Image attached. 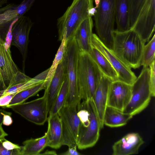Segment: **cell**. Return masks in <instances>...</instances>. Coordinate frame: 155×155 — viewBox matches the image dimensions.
I'll return each mask as SVG.
<instances>
[{"mask_svg":"<svg viewBox=\"0 0 155 155\" xmlns=\"http://www.w3.org/2000/svg\"><path fill=\"white\" fill-rule=\"evenodd\" d=\"M58 114L62 124V145L77 147L80 121L77 106L64 105Z\"/></svg>","mask_w":155,"mask_h":155,"instance_id":"obj_9","label":"cell"},{"mask_svg":"<svg viewBox=\"0 0 155 155\" xmlns=\"http://www.w3.org/2000/svg\"><path fill=\"white\" fill-rule=\"evenodd\" d=\"M112 82L110 79L103 75L92 98L96 108L101 129L104 126V116L107 106L109 88Z\"/></svg>","mask_w":155,"mask_h":155,"instance_id":"obj_17","label":"cell"},{"mask_svg":"<svg viewBox=\"0 0 155 155\" xmlns=\"http://www.w3.org/2000/svg\"><path fill=\"white\" fill-rule=\"evenodd\" d=\"M2 124H0V139L5 138L8 135V134L4 130L2 126Z\"/></svg>","mask_w":155,"mask_h":155,"instance_id":"obj_37","label":"cell"},{"mask_svg":"<svg viewBox=\"0 0 155 155\" xmlns=\"http://www.w3.org/2000/svg\"><path fill=\"white\" fill-rule=\"evenodd\" d=\"M150 77L149 68L143 67L140 74L131 85V98L123 112L134 116L148 106L153 97Z\"/></svg>","mask_w":155,"mask_h":155,"instance_id":"obj_6","label":"cell"},{"mask_svg":"<svg viewBox=\"0 0 155 155\" xmlns=\"http://www.w3.org/2000/svg\"><path fill=\"white\" fill-rule=\"evenodd\" d=\"M19 71L12 58L10 47L0 34V91L6 90Z\"/></svg>","mask_w":155,"mask_h":155,"instance_id":"obj_13","label":"cell"},{"mask_svg":"<svg viewBox=\"0 0 155 155\" xmlns=\"http://www.w3.org/2000/svg\"><path fill=\"white\" fill-rule=\"evenodd\" d=\"M145 45L140 60V66L144 68L148 67L155 61V35Z\"/></svg>","mask_w":155,"mask_h":155,"instance_id":"obj_28","label":"cell"},{"mask_svg":"<svg viewBox=\"0 0 155 155\" xmlns=\"http://www.w3.org/2000/svg\"><path fill=\"white\" fill-rule=\"evenodd\" d=\"M133 116L115 108L107 106L104 114L103 124L110 127L123 126L127 124Z\"/></svg>","mask_w":155,"mask_h":155,"instance_id":"obj_21","label":"cell"},{"mask_svg":"<svg viewBox=\"0 0 155 155\" xmlns=\"http://www.w3.org/2000/svg\"><path fill=\"white\" fill-rule=\"evenodd\" d=\"M8 0H0V6L1 7L3 5L7 3Z\"/></svg>","mask_w":155,"mask_h":155,"instance_id":"obj_40","label":"cell"},{"mask_svg":"<svg viewBox=\"0 0 155 155\" xmlns=\"http://www.w3.org/2000/svg\"><path fill=\"white\" fill-rule=\"evenodd\" d=\"M39 155H57L56 152L54 150H47L44 152L42 153H40Z\"/></svg>","mask_w":155,"mask_h":155,"instance_id":"obj_38","label":"cell"},{"mask_svg":"<svg viewBox=\"0 0 155 155\" xmlns=\"http://www.w3.org/2000/svg\"><path fill=\"white\" fill-rule=\"evenodd\" d=\"M1 7L0 6V7Z\"/></svg>","mask_w":155,"mask_h":155,"instance_id":"obj_41","label":"cell"},{"mask_svg":"<svg viewBox=\"0 0 155 155\" xmlns=\"http://www.w3.org/2000/svg\"><path fill=\"white\" fill-rule=\"evenodd\" d=\"M155 25V0H146L132 29L145 43L154 33Z\"/></svg>","mask_w":155,"mask_h":155,"instance_id":"obj_12","label":"cell"},{"mask_svg":"<svg viewBox=\"0 0 155 155\" xmlns=\"http://www.w3.org/2000/svg\"><path fill=\"white\" fill-rule=\"evenodd\" d=\"M4 110L2 109H0V124H2L3 115L2 113Z\"/></svg>","mask_w":155,"mask_h":155,"instance_id":"obj_39","label":"cell"},{"mask_svg":"<svg viewBox=\"0 0 155 155\" xmlns=\"http://www.w3.org/2000/svg\"><path fill=\"white\" fill-rule=\"evenodd\" d=\"M2 113L3 115L2 124L6 126H9L11 125L13 123L12 118L11 117L12 113L4 110Z\"/></svg>","mask_w":155,"mask_h":155,"instance_id":"obj_35","label":"cell"},{"mask_svg":"<svg viewBox=\"0 0 155 155\" xmlns=\"http://www.w3.org/2000/svg\"><path fill=\"white\" fill-rule=\"evenodd\" d=\"M131 96V85L119 80L112 81L109 88L107 106L123 111Z\"/></svg>","mask_w":155,"mask_h":155,"instance_id":"obj_14","label":"cell"},{"mask_svg":"<svg viewBox=\"0 0 155 155\" xmlns=\"http://www.w3.org/2000/svg\"><path fill=\"white\" fill-rule=\"evenodd\" d=\"M145 43L132 29L120 32L114 31L113 53L124 64L134 69L140 66Z\"/></svg>","mask_w":155,"mask_h":155,"instance_id":"obj_1","label":"cell"},{"mask_svg":"<svg viewBox=\"0 0 155 155\" xmlns=\"http://www.w3.org/2000/svg\"><path fill=\"white\" fill-rule=\"evenodd\" d=\"M77 106L80 124L77 146L78 149L82 150L95 145L99 139L101 128L92 99L83 101Z\"/></svg>","mask_w":155,"mask_h":155,"instance_id":"obj_2","label":"cell"},{"mask_svg":"<svg viewBox=\"0 0 155 155\" xmlns=\"http://www.w3.org/2000/svg\"><path fill=\"white\" fill-rule=\"evenodd\" d=\"M14 111L35 124L41 125L47 120L49 112L47 96L29 102L9 106Z\"/></svg>","mask_w":155,"mask_h":155,"instance_id":"obj_8","label":"cell"},{"mask_svg":"<svg viewBox=\"0 0 155 155\" xmlns=\"http://www.w3.org/2000/svg\"><path fill=\"white\" fill-rule=\"evenodd\" d=\"M1 141L3 147L8 150H11L17 149H21L22 147V146H20L18 145L13 143L6 140L5 138L2 139Z\"/></svg>","mask_w":155,"mask_h":155,"instance_id":"obj_34","label":"cell"},{"mask_svg":"<svg viewBox=\"0 0 155 155\" xmlns=\"http://www.w3.org/2000/svg\"><path fill=\"white\" fill-rule=\"evenodd\" d=\"M103 75L90 54L79 50L77 83L81 100L92 98Z\"/></svg>","mask_w":155,"mask_h":155,"instance_id":"obj_3","label":"cell"},{"mask_svg":"<svg viewBox=\"0 0 155 155\" xmlns=\"http://www.w3.org/2000/svg\"><path fill=\"white\" fill-rule=\"evenodd\" d=\"M69 82L68 75L65 77L52 107L49 112V115L58 114L64 105L69 91Z\"/></svg>","mask_w":155,"mask_h":155,"instance_id":"obj_26","label":"cell"},{"mask_svg":"<svg viewBox=\"0 0 155 155\" xmlns=\"http://www.w3.org/2000/svg\"><path fill=\"white\" fill-rule=\"evenodd\" d=\"M92 45L101 52L108 60L117 73L119 81L132 85L137 77L131 68L127 67L100 40L97 35L93 34Z\"/></svg>","mask_w":155,"mask_h":155,"instance_id":"obj_11","label":"cell"},{"mask_svg":"<svg viewBox=\"0 0 155 155\" xmlns=\"http://www.w3.org/2000/svg\"><path fill=\"white\" fill-rule=\"evenodd\" d=\"M79 49L74 37L67 42L64 54L69 82V91L64 105L77 106L81 99L77 83V64Z\"/></svg>","mask_w":155,"mask_h":155,"instance_id":"obj_7","label":"cell"},{"mask_svg":"<svg viewBox=\"0 0 155 155\" xmlns=\"http://www.w3.org/2000/svg\"><path fill=\"white\" fill-rule=\"evenodd\" d=\"M130 0H116V30L123 32L130 30Z\"/></svg>","mask_w":155,"mask_h":155,"instance_id":"obj_20","label":"cell"},{"mask_svg":"<svg viewBox=\"0 0 155 155\" xmlns=\"http://www.w3.org/2000/svg\"><path fill=\"white\" fill-rule=\"evenodd\" d=\"M48 128L46 133L47 147L54 149L62 146V130L61 119L58 114L49 115L48 118Z\"/></svg>","mask_w":155,"mask_h":155,"instance_id":"obj_19","label":"cell"},{"mask_svg":"<svg viewBox=\"0 0 155 155\" xmlns=\"http://www.w3.org/2000/svg\"><path fill=\"white\" fill-rule=\"evenodd\" d=\"M1 139H0V155H21L22 148L11 150H8L2 146Z\"/></svg>","mask_w":155,"mask_h":155,"instance_id":"obj_32","label":"cell"},{"mask_svg":"<svg viewBox=\"0 0 155 155\" xmlns=\"http://www.w3.org/2000/svg\"><path fill=\"white\" fill-rule=\"evenodd\" d=\"M94 15L96 30L98 37L109 49L113 47L116 0H100Z\"/></svg>","mask_w":155,"mask_h":155,"instance_id":"obj_5","label":"cell"},{"mask_svg":"<svg viewBox=\"0 0 155 155\" xmlns=\"http://www.w3.org/2000/svg\"><path fill=\"white\" fill-rule=\"evenodd\" d=\"M35 0H24L18 5H9L7 6L9 8L16 11L18 18L22 16L29 10Z\"/></svg>","mask_w":155,"mask_h":155,"instance_id":"obj_30","label":"cell"},{"mask_svg":"<svg viewBox=\"0 0 155 155\" xmlns=\"http://www.w3.org/2000/svg\"><path fill=\"white\" fill-rule=\"evenodd\" d=\"M150 69V80L153 97L155 96V63L154 61L149 66Z\"/></svg>","mask_w":155,"mask_h":155,"instance_id":"obj_31","label":"cell"},{"mask_svg":"<svg viewBox=\"0 0 155 155\" xmlns=\"http://www.w3.org/2000/svg\"><path fill=\"white\" fill-rule=\"evenodd\" d=\"M21 151V155H39L47 147L48 139L46 133L40 137L31 138L24 141Z\"/></svg>","mask_w":155,"mask_h":155,"instance_id":"obj_23","label":"cell"},{"mask_svg":"<svg viewBox=\"0 0 155 155\" xmlns=\"http://www.w3.org/2000/svg\"><path fill=\"white\" fill-rule=\"evenodd\" d=\"M93 7V0H73L63 15L57 20L58 40L62 41L64 34L67 41L73 38L81 23L90 16L89 10Z\"/></svg>","mask_w":155,"mask_h":155,"instance_id":"obj_4","label":"cell"},{"mask_svg":"<svg viewBox=\"0 0 155 155\" xmlns=\"http://www.w3.org/2000/svg\"><path fill=\"white\" fill-rule=\"evenodd\" d=\"M16 93L7 94L0 97V107L5 108L8 105Z\"/></svg>","mask_w":155,"mask_h":155,"instance_id":"obj_33","label":"cell"},{"mask_svg":"<svg viewBox=\"0 0 155 155\" xmlns=\"http://www.w3.org/2000/svg\"><path fill=\"white\" fill-rule=\"evenodd\" d=\"M33 24L29 17L22 16L14 20L11 25V44L18 49L22 55V71L24 73L29 35Z\"/></svg>","mask_w":155,"mask_h":155,"instance_id":"obj_10","label":"cell"},{"mask_svg":"<svg viewBox=\"0 0 155 155\" xmlns=\"http://www.w3.org/2000/svg\"><path fill=\"white\" fill-rule=\"evenodd\" d=\"M146 0H130V26L132 29L134 26L140 12Z\"/></svg>","mask_w":155,"mask_h":155,"instance_id":"obj_29","label":"cell"},{"mask_svg":"<svg viewBox=\"0 0 155 155\" xmlns=\"http://www.w3.org/2000/svg\"><path fill=\"white\" fill-rule=\"evenodd\" d=\"M103 74L112 81L118 80L117 74L108 60L98 49L93 47L89 53Z\"/></svg>","mask_w":155,"mask_h":155,"instance_id":"obj_22","label":"cell"},{"mask_svg":"<svg viewBox=\"0 0 155 155\" xmlns=\"http://www.w3.org/2000/svg\"><path fill=\"white\" fill-rule=\"evenodd\" d=\"M66 74V61L64 55L50 84L45 90L44 93L47 96L49 112L52 107Z\"/></svg>","mask_w":155,"mask_h":155,"instance_id":"obj_16","label":"cell"},{"mask_svg":"<svg viewBox=\"0 0 155 155\" xmlns=\"http://www.w3.org/2000/svg\"><path fill=\"white\" fill-rule=\"evenodd\" d=\"M93 25L92 17H88L80 24L74 36L79 50L89 53L92 48L91 39Z\"/></svg>","mask_w":155,"mask_h":155,"instance_id":"obj_18","label":"cell"},{"mask_svg":"<svg viewBox=\"0 0 155 155\" xmlns=\"http://www.w3.org/2000/svg\"><path fill=\"white\" fill-rule=\"evenodd\" d=\"M46 88V86L44 81L20 91L16 94L9 104L5 108L24 103L29 97L35 95L40 91L45 90Z\"/></svg>","mask_w":155,"mask_h":155,"instance_id":"obj_25","label":"cell"},{"mask_svg":"<svg viewBox=\"0 0 155 155\" xmlns=\"http://www.w3.org/2000/svg\"><path fill=\"white\" fill-rule=\"evenodd\" d=\"M31 78L23 72L18 71L10 83L8 87L5 90L0 91V97L8 94L17 93L30 87L28 82Z\"/></svg>","mask_w":155,"mask_h":155,"instance_id":"obj_24","label":"cell"},{"mask_svg":"<svg viewBox=\"0 0 155 155\" xmlns=\"http://www.w3.org/2000/svg\"><path fill=\"white\" fill-rule=\"evenodd\" d=\"M77 147H68V150L66 152L61 154L62 155H80L81 154L79 153L77 150Z\"/></svg>","mask_w":155,"mask_h":155,"instance_id":"obj_36","label":"cell"},{"mask_svg":"<svg viewBox=\"0 0 155 155\" xmlns=\"http://www.w3.org/2000/svg\"><path fill=\"white\" fill-rule=\"evenodd\" d=\"M67 42L65 39V35L64 34L63 38L61 41V45L56 54L52 64L51 67L49 68L47 75L45 81L46 86V88L50 84L58 65L62 61L64 56L67 45Z\"/></svg>","mask_w":155,"mask_h":155,"instance_id":"obj_27","label":"cell"},{"mask_svg":"<svg viewBox=\"0 0 155 155\" xmlns=\"http://www.w3.org/2000/svg\"><path fill=\"white\" fill-rule=\"evenodd\" d=\"M144 143L138 133L128 134L115 142L112 146L113 155H129L138 153L140 146Z\"/></svg>","mask_w":155,"mask_h":155,"instance_id":"obj_15","label":"cell"}]
</instances>
